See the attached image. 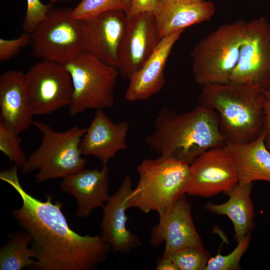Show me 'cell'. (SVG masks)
<instances>
[{
    "label": "cell",
    "mask_w": 270,
    "mask_h": 270,
    "mask_svg": "<svg viewBox=\"0 0 270 270\" xmlns=\"http://www.w3.org/2000/svg\"><path fill=\"white\" fill-rule=\"evenodd\" d=\"M228 82L262 90L270 86V23L264 16L246 22L238 60Z\"/></svg>",
    "instance_id": "30bf717a"
},
{
    "label": "cell",
    "mask_w": 270,
    "mask_h": 270,
    "mask_svg": "<svg viewBox=\"0 0 270 270\" xmlns=\"http://www.w3.org/2000/svg\"><path fill=\"white\" fill-rule=\"evenodd\" d=\"M68 0H49L50 4L52 5H54V4H56L58 2H68Z\"/></svg>",
    "instance_id": "836d02e7"
},
{
    "label": "cell",
    "mask_w": 270,
    "mask_h": 270,
    "mask_svg": "<svg viewBox=\"0 0 270 270\" xmlns=\"http://www.w3.org/2000/svg\"><path fill=\"white\" fill-rule=\"evenodd\" d=\"M251 236L250 233L246 235L228 254L223 256L218 253L214 256L210 257L204 270H240V262L248 248Z\"/></svg>",
    "instance_id": "484cf974"
},
{
    "label": "cell",
    "mask_w": 270,
    "mask_h": 270,
    "mask_svg": "<svg viewBox=\"0 0 270 270\" xmlns=\"http://www.w3.org/2000/svg\"><path fill=\"white\" fill-rule=\"evenodd\" d=\"M190 164L170 158L144 159L136 168L138 181L128 199V208L148 214H166L184 194L188 182Z\"/></svg>",
    "instance_id": "277c9868"
},
{
    "label": "cell",
    "mask_w": 270,
    "mask_h": 270,
    "mask_svg": "<svg viewBox=\"0 0 270 270\" xmlns=\"http://www.w3.org/2000/svg\"><path fill=\"white\" fill-rule=\"evenodd\" d=\"M24 82L34 116L51 114L71 102L72 84L64 64L41 60L24 74Z\"/></svg>",
    "instance_id": "9c48e42d"
},
{
    "label": "cell",
    "mask_w": 270,
    "mask_h": 270,
    "mask_svg": "<svg viewBox=\"0 0 270 270\" xmlns=\"http://www.w3.org/2000/svg\"><path fill=\"white\" fill-rule=\"evenodd\" d=\"M16 166L0 172V179L11 186L22 201L12 212L30 236L38 270H90L106 260L112 249L101 236H81L69 226L62 204L48 196L42 201L21 185Z\"/></svg>",
    "instance_id": "6da1fadb"
},
{
    "label": "cell",
    "mask_w": 270,
    "mask_h": 270,
    "mask_svg": "<svg viewBox=\"0 0 270 270\" xmlns=\"http://www.w3.org/2000/svg\"><path fill=\"white\" fill-rule=\"evenodd\" d=\"M216 7L204 0H160L152 13L161 38L210 20Z\"/></svg>",
    "instance_id": "ffe728a7"
},
{
    "label": "cell",
    "mask_w": 270,
    "mask_h": 270,
    "mask_svg": "<svg viewBox=\"0 0 270 270\" xmlns=\"http://www.w3.org/2000/svg\"><path fill=\"white\" fill-rule=\"evenodd\" d=\"M69 72L73 92L68 106L75 116L88 109L104 110L112 106L118 70L84 50L64 64Z\"/></svg>",
    "instance_id": "52a82bcc"
},
{
    "label": "cell",
    "mask_w": 270,
    "mask_h": 270,
    "mask_svg": "<svg viewBox=\"0 0 270 270\" xmlns=\"http://www.w3.org/2000/svg\"><path fill=\"white\" fill-rule=\"evenodd\" d=\"M80 22L84 50L117 69L118 51L127 22L125 12L109 10Z\"/></svg>",
    "instance_id": "4fadbf2b"
},
{
    "label": "cell",
    "mask_w": 270,
    "mask_h": 270,
    "mask_svg": "<svg viewBox=\"0 0 270 270\" xmlns=\"http://www.w3.org/2000/svg\"><path fill=\"white\" fill-rule=\"evenodd\" d=\"M30 238L26 232H18L9 239L0 250V270H20L27 267L34 268V252L30 246Z\"/></svg>",
    "instance_id": "603a6c76"
},
{
    "label": "cell",
    "mask_w": 270,
    "mask_h": 270,
    "mask_svg": "<svg viewBox=\"0 0 270 270\" xmlns=\"http://www.w3.org/2000/svg\"><path fill=\"white\" fill-rule=\"evenodd\" d=\"M185 194L166 214L159 218L158 224L150 232V242L154 247L164 242L162 256H168L186 248L204 246L194 225L190 204Z\"/></svg>",
    "instance_id": "5bb4252c"
},
{
    "label": "cell",
    "mask_w": 270,
    "mask_h": 270,
    "mask_svg": "<svg viewBox=\"0 0 270 270\" xmlns=\"http://www.w3.org/2000/svg\"><path fill=\"white\" fill-rule=\"evenodd\" d=\"M264 123L263 132L265 136V142L270 150V86L264 91Z\"/></svg>",
    "instance_id": "4dcf8cb0"
},
{
    "label": "cell",
    "mask_w": 270,
    "mask_h": 270,
    "mask_svg": "<svg viewBox=\"0 0 270 270\" xmlns=\"http://www.w3.org/2000/svg\"><path fill=\"white\" fill-rule=\"evenodd\" d=\"M108 165L100 169H82L62 178V192L73 196L77 202L76 216L87 218L96 208H103L110 196L108 194Z\"/></svg>",
    "instance_id": "ac0fdd59"
},
{
    "label": "cell",
    "mask_w": 270,
    "mask_h": 270,
    "mask_svg": "<svg viewBox=\"0 0 270 270\" xmlns=\"http://www.w3.org/2000/svg\"><path fill=\"white\" fill-rule=\"evenodd\" d=\"M156 270H178L176 266L168 256H162L157 262Z\"/></svg>",
    "instance_id": "1f68e13d"
},
{
    "label": "cell",
    "mask_w": 270,
    "mask_h": 270,
    "mask_svg": "<svg viewBox=\"0 0 270 270\" xmlns=\"http://www.w3.org/2000/svg\"><path fill=\"white\" fill-rule=\"evenodd\" d=\"M246 22L222 24L198 42L191 52L195 82L202 86L226 84L238 60Z\"/></svg>",
    "instance_id": "8992f818"
},
{
    "label": "cell",
    "mask_w": 270,
    "mask_h": 270,
    "mask_svg": "<svg viewBox=\"0 0 270 270\" xmlns=\"http://www.w3.org/2000/svg\"><path fill=\"white\" fill-rule=\"evenodd\" d=\"M224 148L232 159L238 183L246 184L258 180L270 182V150L266 146L263 132L250 142L226 143Z\"/></svg>",
    "instance_id": "44dd1931"
},
{
    "label": "cell",
    "mask_w": 270,
    "mask_h": 270,
    "mask_svg": "<svg viewBox=\"0 0 270 270\" xmlns=\"http://www.w3.org/2000/svg\"><path fill=\"white\" fill-rule=\"evenodd\" d=\"M162 39L152 13L127 19L118 56L117 70L130 80L142 66Z\"/></svg>",
    "instance_id": "7c38bea8"
},
{
    "label": "cell",
    "mask_w": 270,
    "mask_h": 270,
    "mask_svg": "<svg viewBox=\"0 0 270 270\" xmlns=\"http://www.w3.org/2000/svg\"><path fill=\"white\" fill-rule=\"evenodd\" d=\"M116 10H124L122 0H82L72 10L71 16L76 20H84Z\"/></svg>",
    "instance_id": "d4e9b609"
},
{
    "label": "cell",
    "mask_w": 270,
    "mask_h": 270,
    "mask_svg": "<svg viewBox=\"0 0 270 270\" xmlns=\"http://www.w3.org/2000/svg\"><path fill=\"white\" fill-rule=\"evenodd\" d=\"M133 190L130 176H126L121 185L102 208L103 216L101 237L113 252L128 254L139 247L141 242L138 236L127 228L126 210L128 199Z\"/></svg>",
    "instance_id": "9a60e30c"
},
{
    "label": "cell",
    "mask_w": 270,
    "mask_h": 270,
    "mask_svg": "<svg viewBox=\"0 0 270 270\" xmlns=\"http://www.w3.org/2000/svg\"><path fill=\"white\" fill-rule=\"evenodd\" d=\"M42 134L38 147L27 158L22 172L28 174L37 171L35 180L40 183L64 178L83 169L87 163L80 149L86 128L74 126L64 132H56L48 124L34 122Z\"/></svg>",
    "instance_id": "5b68a950"
},
{
    "label": "cell",
    "mask_w": 270,
    "mask_h": 270,
    "mask_svg": "<svg viewBox=\"0 0 270 270\" xmlns=\"http://www.w3.org/2000/svg\"><path fill=\"white\" fill-rule=\"evenodd\" d=\"M122 2L124 4V11L126 14L130 8L131 0H122Z\"/></svg>",
    "instance_id": "d6a6232c"
},
{
    "label": "cell",
    "mask_w": 270,
    "mask_h": 270,
    "mask_svg": "<svg viewBox=\"0 0 270 270\" xmlns=\"http://www.w3.org/2000/svg\"><path fill=\"white\" fill-rule=\"evenodd\" d=\"M72 10L50 4L45 18L30 33L35 56L64 64L84 50L80 22L72 18Z\"/></svg>",
    "instance_id": "ba28073f"
},
{
    "label": "cell",
    "mask_w": 270,
    "mask_h": 270,
    "mask_svg": "<svg viewBox=\"0 0 270 270\" xmlns=\"http://www.w3.org/2000/svg\"><path fill=\"white\" fill-rule=\"evenodd\" d=\"M18 136L0 124V150L14 165L22 168L27 157L21 148L22 139Z\"/></svg>",
    "instance_id": "4316f807"
},
{
    "label": "cell",
    "mask_w": 270,
    "mask_h": 270,
    "mask_svg": "<svg viewBox=\"0 0 270 270\" xmlns=\"http://www.w3.org/2000/svg\"><path fill=\"white\" fill-rule=\"evenodd\" d=\"M238 182L232 159L224 146L211 148L190 164L186 194L210 198L230 190Z\"/></svg>",
    "instance_id": "8fae6325"
},
{
    "label": "cell",
    "mask_w": 270,
    "mask_h": 270,
    "mask_svg": "<svg viewBox=\"0 0 270 270\" xmlns=\"http://www.w3.org/2000/svg\"><path fill=\"white\" fill-rule=\"evenodd\" d=\"M200 104L216 111L226 143L246 144L263 132L264 91L230 82L202 86Z\"/></svg>",
    "instance_id": "3957f363"
},
{
    "label": "cell",
    "mask_w": 270,
    "mask_h": 270,
    "mask_svg": "<svg viewBox=\"0 0 270 270\" xmlns=\"http://www.w3.org/2000/svg\"><path fill=\"white\" fill-rule=\"evenodd\" d=\"M184 30L163 37L140 69L130 80L126 99L134 102L148 99L159 92L164 84V71L172 50Z\"/></svg>",
    "instance_id": "d6986e66"
},
{
    "label": "cell",
    "mask_w": 270,
    "mask_h": 270,
    "mask_svg": "<svg viewBox=\"0 0 270 270\" xmlns=\"http://www.w3.org/2000/svg\"><path fill=\"white\" fill-rule=\"evenodd\" d=\"M128 122H114L103 110H96L80 142L82 154L96 157L103 166L108 165L118 152L128 148Z\"/></svg>",
    "instance_id": "2e32d148"
},
{
    "label": "cell",
    "mask_w": 270,
    "mask_h": 270,
    "mask_svg": "<svg viewBox=\"0 0 270 270\" xmlns=\"http://www.w3.org/2000/svg\"><path fill=\"white\" fill-rule=\"evenodd\" d=\"M30 33L26 32L10 40L0 38V62H4L16 56L22 48L30 44Z\"/></svg>",
    "instance_id": "f1b7e54d"
},
{
    "label": "cell",
    "mask_w": 270,
    "mask_h": 270,
    "mask_svg": "<svg viewBox=\"0 0 270 270\" xmlns=\"http://www.w3.org/2000/svg\"><path fill=\"white\" fill-rule=\"evenodd\" d=\"M252 186V183L242 184L238 182L224 193L229 197L228 201L221 204L208 202L204 207L210 212L230 218L238 242L250 233L254 228V211L250 196Z\"/></svg>",
    "instance_id": "7402d4cb"
},
{
    "label": "cell",
    "mask_w": 270,
    "mask_h": 270,
    "mask_svg": "<svg viewBox=\"0 0 270 270\" xmlns=\"http://www.w3.org/2000/svg\"><path fill=\"white\" fill-rule=\"evenodd\" d=\"M34 116L24 73L16 70L3 72L0 76V124L19 135L33 124Z\"/></svg>",
    "instance_id": "e0dca14e"
},
{
    "label": "cell",
    "mask_w": 270,
    "mask_h": 270,
    "mask_svg": "<svg viewBox=\"0 0 270 270\" xmlns=\"http://www.w3.org/2000/svg\"><path fill=\"white\" fill-rule=\"evenodd\" d=\"M26 16L22 23V30L30 33L46 17L50 4H44L40 0H26Z\"/></svg>",
    "instance_id": "83f0119b"
},
{
    "label": "cell",
    "mask_w": 270,
    "mask_h": 270,
    "mask_svg": "<svg viewBox=\"0 0 270 270\" xmlns=\"http://www.w3.org/2000/svg\"><path fill=\"white\" fill-rule=\"evenodd\" d=\"M145 141L160 156L190 164L206 150L226 143L220 130L218 114L201 104L182 114L162 108L156 118L154 131Z\"/></svg>",
    "instance_id": "7a4b0ae2"
},
{
    "label": "cell",
    "mask_w": 270,
    "mask_h": 270,
    "mask_svg": "<svg viewBox=\"0 0 270 270\" xmlns=\"http://www.w3.org/2000/svg\"><path fill=\"white\" fill-rule=\"evenodd\" d=\"M168 257L178 270H204L211 256L203 246L186 248Z\"/></svg>",
    "instance_id": "cb8c5ba5"
},
{
    "label": "cell",
    "mask_w": 270,
    "mask_h": 270,
    "mask_svg": "<svg viewBox=\"0 0 270 270\" xmlns=\"http://www.w3.org/2000/svg\"><path fill=\"white\" fill-rule=\"evenodd\" d=\"M160 0H131L130 8L126 14L127 19H130L144 13H153Z\"/></svg>",
    "instance_id": "f546056e"
}]
</instances>
